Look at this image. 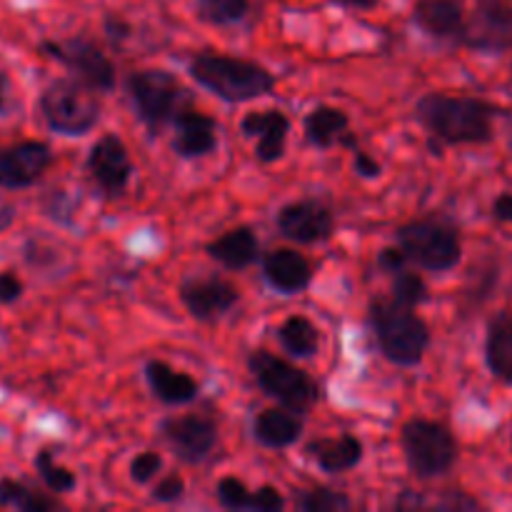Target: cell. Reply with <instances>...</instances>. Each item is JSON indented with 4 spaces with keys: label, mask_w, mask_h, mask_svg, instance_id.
Segmentation results:
<instances>
[{
    "label": "cell",
    "mask_w": 512,
    "mask_h": 512,
    "mask_svg": "<svg viewBox=\"0 0 512 512\" xmlns=\"http://www.w3.org/2000/svg\"><path fill=\"white\" fill-rule=\"evenodd\" d=\"M498 115V105L468 95L428 93L415 105V118L440 145L490 143Z\"/></svg>",
    "instance_id": "obj_1"
},
{
    "label": "cell",
    "mask_w": 512,
    "mask_h": 512,
    "mask_svg": "<svg viewBox=\"0 0 512 512\" xmlns=\"http://www.w3.org/2000/svg\"><path fill=\"white\" fill-rule=\"evenodd\" d=\"M188 73L195 83L233 105L263 98L275 88V78L268 68L230 55L198 53L190 60Z\"/></svg>",
    "instance_id": "obj_2"
},
{
    "label": "cell",
    "mask_w": 512,
    "mask_h": 512,
    "mask_svg": "<svg viewBox=\"0 0 512 512\" xmlns=\"http://www.w3.org/2000/svg\"><path fill=\"white\" fill-rule=\"evenodd\" d=\"M370 325L380 353L400 368H415L430 345V328L415 308L398 305L393 298H375L370 303Z\"/></svg>",
    "instance_id": "obj_3"
},
{
    "label": "cell",
    "mask_w": 512,
    "mask_h": 512,
    "mask_svg": "<svg viewBox=\"0 0 512 512\" xmlns=\"http://www.w3.org/2000/svg\"><path fill=\"white\" fill-rule=\"evenodd\" d=\"M248 368L258 388L278 400L290 413L305 415L320 400L318 383L308 373L268 350H253L248 358Z\"/></svg>",
    "instance_id": "obj_4"
},
{
    "label": "cell",
    "mask_w": 512,
    "mask_h": 512,
    "mask_svg": "<svg viewBox=\"0 0 512 512\" xmlns=\"http://www.w3.org/2000/svg\"><path fill=\"white\" fill-rule=\"evenodd\" d=\"M40 113L50 130L68 138L90 133L100 120V100L80 80H53L40 95Z\"/></svg>",
    "instance_id": "obj_5"
},
{
    "label": "cell",
    "mask_w": 512,
    "mask_h": 512,
    "mask_svg": "<svg viewBox=\"0 0 512 512\" xmlns=\"http://www.w3.org/2000/svg\"><path fill=\"white\" fill-rule=\"evenodd\" d=\"M395 240L408 263H415L428 273H448L463 258L458 230L440 220H410L400 225Z\"/></svg>",
    "instance_id": "obj_6"
},
{
    "label": "cell",
    "mask_w": 512,
    "mask_h": 512,
    "mask_svg": "<svg viewBox=\"0 0 512 512\" xmlns=\"http://www.w3.org/2000/svg\"><path fill=\"white\" fill-rule=\"evenodd\" d=\"M405 463L418 478H440L450 473L458 460V440L438 420L413 418L400 433Z\"/></svg>",
    "instance_id": "obj_7"
},
{
    "label": "cell",
    "mask_w": 512,
    "mask_h": 512,
    "mask_svg": "<svg viewBox=\"0 0 512 512\" xmlns=\"http://www.w3.org/2000/svg\"><path fill=\"white\" fill-rule=\"evenodd\" d=\"M125 85H128V95L135 110H138V118L148 125L153 135H158L165 125L173 123L178 103L185 98V90L178 83V78L160 68L135 70L128 75Z\"/></svg>",
    "instance_id": "obj_8"
},
{
    "label": "cell",
    "mask_w": 512,
    "mask_h": 512,
    "mask_svg": "<svg viewBox=\"0 0 512 512\" xmlns=\"http://www.w3.org/2000/svg\"><path fill=\"white\" fill-rule=\"evenodd\" d=\"M458 43L478 53L512 50V5L505 0H478L473 15L465 18Z\"/></svg>",
    "instance_id": "obj_9"
},
{
    "label": "cell",
    "mask_w": 512,
    "mask_h": 512,
    "mask_svg": "<svg viewBox=\"0 0 512 512\" xmlns=\"http://www.w3.org/2000/svg\"><path fill=\"white\" fill-rule=\"evenodd\" d=\"M40 48L50 55V58L60 60L68 70L78 75L80 83L88 88L100 90V93H110L115 88V65L93 40L85 38H70L65 43H43Z\"/></svg>",
    "instance_id": "obj_10"
},
{
    "label": "cell",
    "mask_w": 512,
    "mask_h": 512,
    "mask_svg": "<svg viewBox=\"0 0 512 512\" xmlns=\"http://www.w3.org/2000/svg\"><path fill=\"white\" fill-rule=\"evenodd\" d=\"M160 435L185 463H203L218 443V425L205 415H180L160 425Z\"/></svg>",
    "instance_id": "obj_11"
},
{
    "label": "cell",
    "mask_w": 512,
    "mask_h": 512,
    "mask_svg": "<svg viewBox=\"0 0 512 512\" xmlns=\"http://www.w3.org/2000/svg\"><path fill=\"white\" fill-rule=\"evenodd\" d=\"M88 173L105 195H123L133 178V160L118 135H103L88 153Z\"/></svg>",
    "instance_id": "obj_12"
},
{
    "label": "cell",
    "mask_w": 512,
    "mask_h": 512,
    "mask_svg": "<svg viewBox=\"0 0 512 512\" xmlns=\"http://www.w3.org/2000/svg\"><path fill=\"white\" fill-rule=\"evenodd\" d=\"M275 225L285 238L295 243H323L333 235L335 215L320 200H295L280 208Z\"/></svg>",
    "instance_id": "obj_13"
},
{
    "label": "cell",
    "mask_w": 512,
    "mask_h": 512,
    "mask_svg": "<svg viewBox=\"0 0 512 512\" xmlns=\"http://www.w3.org/2000/svg\"><path fill=\"white\" fill-rule=\"evenodd\" d=\"M50 163H53V153L40 140H25V143L0 148V188H30L35 180L43 178Z\"/></svg>",
    "instance_id": "obj_14"
},
{
    "label": "cell",
    "mask_w": 512,
    "mask_h": 512,
    "mask_svg": "<svg viewBox=\"0 0 512 512\" xmlns=\"http://www.w3.org/2000/svg\"><path fill=\"white\" fill-rule=\"evenodd\" d=\"M180 300L195 320H215L235 308L240 290L223 278H190L180 285Z\"/></svg>",
    "instance_id": "obj_15"
},
{
    "label": "cell",
    "mask_w": 512,
    "mask_h": 512,
    "mask_svg": "<svg viewBox=\"0 0 512 512\" xmlns=\"http://www.w3.org/2000/svg\"><path fill=\"white\" fill-rule=\"evenodd\" d=\"M240 130L245 138H258L255 158L260 163H275L285 155V140L290 133V120L280 110H258L240 120Z\"/></svg>",
    "instance_id": "obj_16"
},
{
    "label": "cell",
    "mask_w": 512,
    "mask_h": 512,
    "mask_svg": "<svg viewBox=\"0 0 512 512\" xmlns=\"http://www.w3.org/2000/svg\"><path fill=\"white\" fill-rule=\"evenodd\" d=\"M173 128V150L180 158H205L218 145V123L198 110L175 113Z\"/></svg>",
    "instance_id": "obj_17"
},
{
    "label": "cell",
    "mask_w": 512,
    "mask_h": 512,
    "mask_svg": "<svg viewBox=\"0 0 512 512\" xmlns=\"http://www.w3.org/2000/svg\"><path fill=\"white\" fill-rule=\"evenodd\" d=\"M413 23L430 38L458 43L465 25L463 3L460 0H418L413 8Z\"/></svg>",
    "instance_id": "obj_18"
},
{
    "label": "cell",
    "mask_w": 512,
    "mask_h": 512,
    "mask_svg": "<svg viewBox=\"0 0 512 512\" xmlns=\"http://www.w3.org/2000/svg\"><path fill=\"white\" fill-rule=\"evenodd\" d=\"M265 280L283 295H298L313 280V268L300 253L288 248L273 250L263 260Z\"/></svg>",
    "instance_id": "obj_19"
},
{
    "label": "cell",
    "mask_w": 512,
    "mask_h": 512,
    "mask_svg": "<svg viewBox=\"0 0 512 512\" xmlns=\"http://www.w3.org/2000/svg\"><path fill=\"white\" fill-rule=\"evenodd\" d=\"M310 460H315L325 473H348L363 460V443L355 435H340V438H318L305 448Z\"/></svg>",
    "instance_id": "obj_20"
},
{
    "label": "cell",
    "mask_w": 512,
    "mask_h": 512,
    "mask_svg": "<svg viewBox=\"0 0 512 512\" xmlns=\"http://www.w3.org/2000/svg\"><path fill=\"white\" fill-rule=\"evenodd\" d=\"M145 380L155 398L165 405H188L198 398V383L163 360H150L145 365Z\"/></svg>",
    "instance_id": "obj_21"
},
{
    "label": "cell",
    "mask_w": 512,
    "mask_h": 512,
    "mask_svg": "<svg viewBox=\"0 0 512 512\" xmlns=\"http://www.w3.org/2000/svg\"><path fill=\"white\" fill-rule=\"evenodd\" d=\"M300 435H303V420H300V415L290 413V410L268 408L253 423V438L263 448H290V445L298 443Z\"/></svg>",
    "instance_id": "obj_22"
},
{
    "label": "cell",
    "mask_w": 512,
    "mask_h": 512,
    "mask_svg": "<svg viewBox=\"0 0 512 512\" xmlns=\"http://www.w3.org/2000/svg\"><path fill=\"white\" fill-rule=\"evenodd\" d=\"M485 363L495 378L512 385V310H503L488 323Z\"/></svg>",
    "instance_id": "obj_23"
},
{
    "label": "cell",
    "mask_w": 512,
    "mask_h": 512,
    "mask_svg": "<svg viewBox=\"0 0 512 512\" xmlns=\"http://www.w3.org/2000/svg\"><path fill=\"white\" fill-rule=\"evenodd\" d=\"M205 250L223 268L243 270L253 265L255 258H258V238H255V233L248 225H240V228H233L225 235H220V238H215Z\"/></svg>",
    "instance_id": "obj_24"
},
{
    "label": "cell",
    "mask_w": 512,
    "mask_h": 512,
    "mask_svg": "<svg viewBox=\"0 0 512 512\" xmlns=\"http://www.w3.org/2000/svg\"><path fill=\"white\" fill-rule=\"evenodd\" d=\"M348 125L350 120L343 110L333 108V105H318L305 115V138L315 148L328 150L343 140V135L348 133Z\"/></svg>",
    "instance_id": "obj_25"
},
{
    "label": "cell",
    "mask_w": 512,
    "mask_h": 512,
    "mask_svg": "<svg viewBox=\"0 0 512 512\" xmlns=\"http://www.w3.org/2000/svg\"><path fill=\"white\" fill-rule=\"evenodd\" d=\"M278 340L285 353L295 355V358H313L320 350L318 328L303 315H293L285 320L278 328Z\"/></svg>",
    "instance_id": "obj_26"
},
{
    "label": "cell",
    "mask_w": 512,
    "mask_h": 512,
    "mask_svg": "<svg viewBox=\"0 0 512 512\" xmlns=\"http://www.w3.org/2000/svg\"><path fill=\"white\" fill-rule=\"evenodd\" d=\"M0 508L20 510V512H50L58 510L60 505L45 495L35 493L28 485L15 483V480H0Z\"/></svg>",
    "instance_id": "obj_27"
},
{
    "label": "cell",
    "mask_w": 512,
    "mask_h": 512,
    "mask_svg": "<svg viewBox=\"0 0 512 512\" xmlns=\"http://www.w3.org/2000/svg\"><path fill=\"white\" fill-rule=\"evenodd\" d=\"M250 0H195V13L210 25H235L248 15Z\"/></svg>",
    "instance_id": "obj_28"
},
{
    "label": "cell",
    "mask_w": 512,
    "mask_h": 512,
    "mask_svg": "<svg viewBox=\"0 0 512 512\" xmlns=\"http://www.w3.org/2000/svg\"><path fill=\"white\" fill-rule=\"evenodd\" d=\"M295 505L303 512H345L353 508V500L333 488H310L295 498Z\"/></svg>",
    "instance_id": "obj_29"
},
{
    "label": "cell",
    "mask_w": 512,
    "mask_h": 512,
    "mask_svg": "<svg viewBox=\"0 0 512 512\" xmlns=\"http://www.w3.org/2000/svg\"><path fill=\"white\" fill-rule=\"evenodd\" d=\"M35 470H38L40 480L48 485L53 493H68L75 488V475L68 468L55 463V455L50 448H43L35 455Z\"/></svg>",
    "instance_id": "obj_30"
},
{
    "label": "cell",
    "mask_w": 512,
    "mask_h": 512,
    "mask_svg": "<svg viewBox=\"0 0 512 512\" xmlns=\"http://www.w3.org/2000/svg\"><path fill=\"white\" fill-rule=\"evenodd\" d=\"M393 300L398 305H405V308H418L428 300V285L418 273H410V270L403 268L400 273H395Z\"/></svg>",
    "instance_id": "obj_31"
},
{
    "label": "cell",
    "mask_w": 512,
    "mask_h": 512,
    "mask_svg": "<svg viewBox=\"0 0 512 512\" xmlns=\"http://www.w3.org/2000/svg\"><path fill=\"white\" fill-rule=\"evenodd\" d=\"M215 495H218V503L228 510H250V503H253V493L238 478L220 480L215 485Z\"/></svg>",
    "instance_id": "obj_32"
},
{
    "label": "cell",
    "mask_w": 512,
    "mask_h": 512,
    "mask_svg": "<svg viewBox=\"0 0 512 512\" xmlns=\"http://www.w3.org/2000/svg\"><path fill=\"white\" fill-rule=\"evenodd\" d=\"M160 470H163V458L158 453H153V450H145V453L135 455L133 463H130V478L135 483L145 485L158 478Z\"/></svg>",
    "instance_id": "obj_33"
},
{
    "label": "cell",
    "mask_w": 512,
    "mask_h": 512,
    "mask_svg": "<svg viewBox=\"0 0 512 512\" xmlns=\"http://www.w3.org/2000/svg\"><path fill=\"white\" fill-rule=\"evenodd\" d=\"M183 493L185 480L180 478V475L170 473L153 488V500H158V503H178V500L183 498Z\"/></svg>",
    "instance_id": "obj_34"
},
{
    "label": "cell",
    "mask_w": 512,
    "mask_h": 512,
    "mask_svg": "<svg viewBox=\"0 0 512 512\" xmlns=\"http://www.w3.org/2000/svg\"><path fill=\"white\" fill-rule=\"evenodd\" d=\"M45 213L53 220H58V223L70 225L73 220H70L68 213H73V200H70L68 193H63V190H53V193L48 195V203H45Z\"/></svg>",
    "instance_id": "obj_35"
},
{
    "label": "cell",
    "mask_w": 512,
    "mask_h": 512,
    "mask_svg": "<svg viewBox=\"0 0 512 512\" xmlns=\"http://www.w3.org/2000/svg\"><path fill=\"white\" fill-rule=\"evenodd\" d=\"M285 508V498L278 488H270V485H263L260 490L253 493V503H250V510H263V512H278Z\"/></svg>",
    "instance_id": "obj_36"
},
{
    "label": "cell",
    "mask_w": 512,
    "mask_h": 512,
    "mask_svg": "<svg viewBox=\"0 0 512 512\" xmlns=\"http://www.w3.org/2000/svg\"><path fill=\"white\" fill-rule=\"evenodd\" d=\"M20 295H23V283H20L18 275L10 273V270L0 273V303L10 305L20 300Z\"/></svg>",
    "instance_id": "obj_37"
},
{
    "label": "cell",
    "mask_w": 512,
    "mask_h": 512,
    "mask_svg": "<svg viewBox=\"0 0 512 512\" xmlns=\"http://www.w3.org/2000/svg\"><path fill=\"white\" fill-rule=\"evenodd\" d=\"M405 263H408V258H405V253L400 248H383L378 255V268L385 270V273H400V270L405 268Z\"/></svg>",
    "instance_id": "obj_38"
},
{
    "label": "cell",
    "mask_w": 512,
    "mask_h": 512,
    "mask_svg": "<svg viewBox=\"0 0 512 512\" xmlns=\"http://www.w3.org/2000/svg\"><path fill=\"white\" fill-rule=\"evenodd\" d=\"M353 168H355V173L360 175V178H368V180L380 178V173H383V168H380L378 160L370 158V155L363 153V150H355Z\"/></svg>",
    "instance_id": "obj_39"
},
{
    "label": "cell",
    "mask_w": 512,
    "mask_h": 512,
    "mask_svg": "<svg viewBox=\"0 0 512 512\" xmlns=\"http://www.w3.org/2000/svg\"><path fill=\"white\" fill-rule=\"evenodd\" d=\"M493 218L498 223L512 225V193H500L493 203Z\"/></svg>",
    "instance_id": "obj_40"
},
{
    "label": "cell",
    "mask_w": 512,
    "mask_h": 512,
    "mask_svg": "<svg viewBox=\"0 0 512 512\" xmlns=\"http://www.w3.org/2000/svg\"><path fill=\"white\" fill-rule=\"evenodd\" d=\"M105 28H108V35L113 43H120V40H125L130 35V25L123 23V20H118V18L105 20Z\"/></svg>",
    "instance_id": "obj_41"
},
{
    "label": "cell",
    "mask_w": 512,
    "mask_h": 512,
    "mask_svg": "<svg viewBox=\"0 0 512 512\" xmlns=\"http://www.w3.org/2000/svg\"><path fill=\"white\" fill-rule=\"evenodd\" d=\"M13 218H15V208H13V205L5 203V200H0V233H3L5 228H10Z\"/></svg>",
    "instance_id": "obj_42"
},
{
    "label": "cell",
    "mask_w": 512,
    "mask_h": 512,
    "mask_svg": "<svg viewBox=\"0 0 512 512\" xmlns=\"http://www.w3.org/2000/svg\"><path fill=\"white\" fill-rule=\"evenodd\" d=\"M345 5H350V8H358V10H370L378 5V0H343Z\"/></svg>",
    "instance_id": "obj_43"
},
{
    "label": "cell",
    "mask_w": 512,
    "mask_h": 512,
    "mask_svg": "<svg viewBox=\"0 0 512 512\" xmlns=\"http://www.w3.org/2000/svg\"><path fill=\"white\" fill-rule=\"evenodd\" d=\"M5 88H8V80H5V75L0 73V113L5 110Z\"/></svg>",
    "instance_id": "obj_44"
},
{
    "label": "cell",
    "mask_w": 512,
    "mask_h": 512,
    "mask_svg": "<svg viewBox=\"0 0 512 512\" xmlns=\"http://www.w3.org/2000/svg\"><path fill=\"white\" fill-rule=\"evenodd\" d=\"M508 153H510V158H512V128L508 130Z\"/></svg>",
    "instance_id": "obj_45"
},
{
    "label": "cell",
    "mask_w": 512,
    "mask_h": 512,
    "mask_svg": "<svg viewBox=\"0 0 512 512\" xmlns=\"http://www.w3.org/2000/svg\"><path fill=\"white\" fill-rule=\"evenodd\" d=\"M510 445H512V443H510Z\"/></svg>",
    "instance_id": "obj_46"
}]
</instances>
